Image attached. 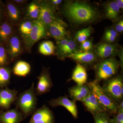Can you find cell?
Returning a JSON list of instances; mask_svg holds the SVG:
<instances>
[{
  "label": "cell",
  "instance_id": "cell-28",
  "mask_svg": "<svg viewBox=\"0 0 123 123\" xmlns=\"http://www.w3.org/2000/svg\"><path fill=\"white\" fill-rule=\"evenodd\" d=\"M8 15L10 19L12 21H18L20 18V13L17 8L13 4L9 3L7 6Z\"/></svg>",
  "mask_w": 123,
  "mask_h": 123
},
{
  "label": "cell",
  "instance_id": "cell-22",
  "mask_svg": "<svg viewBox=\"0 0 123 123\" xmlns=\"http://www.w3.org/2000/svg\"><path fill=\"white\" fill-rule=\"evenodd\" d=\"M31 66L26 62L19 61L15 64L13 69L14 75L21 77H25L30 72Z\"/></svg>",
  "mask_w": 123,
  "mask_h": 123
},
{
  "label": "cell",
  "instance_id": "cell-27",
  "mask_svg": "<svg viewBox=\"0 0 123 123\" xmlns=\"http://www.w3.org/2000/svg\"><path fill=\"white\" fill-rule=\"evenodd\" d=\"M40 12L39 4L36 2H31L27 8L28 15L33 19H37Z\"/></svg>",
  "mask_w": 123,
  "mask_h": 123
},
{
  "label": "cell",
  "instance_id": "cell-1",
  "mask_svg": "<svg viewBox=\"0 0 123 123\" xmlns=\"http://www.w3.org/2000/svg\"><path fill=\"white\" fill-rule=\"evenodd\" d=\"M63 12L70 22L77 25L92 24L101 18L96 8L82 1H67L64 5Z\"/></svg>",
  "mask_w": 123,
  "mask_h": 123
},
{
  "label": "cell",
  "instance_id": "cell-3",
  "mask_svg": "<svg viewBox=\"0 0 123 123\" xmlns=\"http://www.w3.org/2000/svg\"><path fill=\"white\" fill-rule=\"evenodd\" d=\"M120 66V62L114 57L99 60L93 68L95 72L94 81L99 83L116 76Z\"/></svg>",
  "mask_w": 123,
  "mask_h": 123
},
{
  "label": "cell",
  "instance_id": "cell-21",
  "mask_svg": "<svg viewBox=\"0 0 123 123\" xmlns=\"http://www.w3.org/2000/svg\"><path fill=\"white\" fill-rule=\"evenodd\" d=\"M78 46L76 42L74 39L69 38L66 46L59 51L60 57L61 59H64L66 57H68L73 53L79 51Z\"/></svg>",
  "mask_w": 123,
  "mask_h": 123
},
{
  "label": "cell",
  "instance_id": "cell-12",
  "mask_svg": "<svg viewBox=\"0 0 123 123\" xmlns=\"http://www.w3.org/2000/svg\"><path fill=\"white\" fill-rule=\"evenodd\" d=\"M46 28L38 20L33 22V26L30 34L25 38L26 43L27 46L31 47L35 43L44 38L46 35Z\"/></svg>",
  "mask_w": 123,
  "mask_h": 123
},
{
  "label": "cell",
  "instance_id": "cell-35",
  "mask_svg": "<svg viewBox=\"0 0 123 123\" xmlns=\"http://www.w3.org/2000/svg\"><path fill=\"white\" fill-rule=\"evenodd\" d=\"M117 33H122L123 31V21L121 20L118 21L114 28Z\"/></svg>",
  "mask_w": 123,
  "mask_h": 123
},
{
  "label": "cell",
  "instance_id": "cell-30",
  "mask_svg": "<svg viewBox=\"0 0 123 123\" xmlns=\"http://www.w3.org/2000/svg\"><path fill=\"white\" fill-rule=\"evenodd\" d=\"M33 26V22L30 21H26L22 23L20 26V32L26 37L30 34Z\"/></svg>",
  "mask_w": 123,
  "mask_h": 123
},
{
  "label": "cell",
  "instance_id": "cell-16",
  "mask_svg": "<svg viewBox=\"0 0 123 123\" xmlns=\"http://www.w3.org/2000/svg\"><path fill=\"white\" fill-rule=\"evenodd\" d=\"M80 101L86 110L92 115L99 112L105 111L90 89L88 95Z\"/></svg>",
  "mask_w": 123,
  "mask_h": 123
},
{
  "label": "cell",
  "instance_id": "cell-36",
  "mask_svg": "<svg viewBox=\"0 0 123 123\" xmlns=\"http://www.w3.org/2000/svg\"><path fill=\"white\" fill-rule=\"evenodd\" d=\"M63 1L61 0H52L51 1V5L52 6H58L62 3Z\"/></svg>",
  "mask_w": 123,
  "mask_h": 123
},
{
  "label": "cell",
  "instance_id": "cell-19",
  "mask_svg": "<svg viewBox=\"0 0 123 123\" xmlns=\"http://www.w3.org/2000/svg\"><path fill=\"white\" fill-rule=\"evenodd\" d=\"M71 79L78 85H83L87 84V74L85 68L77 63L76 66L73 72Z\"/></svg>",
  "mask_w": 123,
  "mask_h": 123
},
{
  "label": "cell",
  "instance_id": "cell-38",
  "mask_svg": "<svg viewBox=\"0 0 123 123\" xmlns=\"http://www.w3.org/2000/svg\"><path fill=\"white\" fill-rule=\"evenodd\" d=\"M24 1L22 0H14V2H15L17 4H22L23 2H24Z\"/></svg>",
  "mask_w": 123,
  "mask_h": 123
},
{
  "label": "cell",
  "instance_id": "cell-11",
  "mask_svg": "<svg viewBox=\"0 0 123 123\" xmlns=\"http://www.w3.org/2000/svg\"><path fill=\"white\" fill-rule=\"evenodd\" d=\"M48 102L49 105L52 107L59 106L64 107L74 118L77 119L78 117V111L76 102L69 99L67 96H60L51 99Z\"/></svg>",
  "mask_w": 123,
  "mask_h": 123
},
{
  "label": "cell",
  "instance_id": "cell-29",
  "mask_svg": "<svg viewBox=\"0 0 123 123\" xmlns=\"http://www.w3.org/2000/svg\"><path fill=\"white\" fill-rule=\"evenodd\" d=\"M94 123H111L110 115L105 111L93 115Z\"/></svg>",
  "mask_w": 123,
  "mask_h": 123
},
{
  "label": "cell",
  "instance_id": "cell-25",
  "mask_svg": "<svg viewBox=\"0 0 123 123\" xmlns=\"http://www.w3.org/2000/svg\"><path fill=\"white\" fill-rule=\"evenodd\" d=\"M55 47L53 42L50 41H45L40 45L39 51L42 55H49L55 53Z\"/></svg>",
  "mask_w": 123,
  "mask_h": 123
},
{
  "label": "cell",
  "instance_id": "cell-31",
  "mask_svg": "<svg viewBox=\"0 0 123 123\" xmlns=\"http://www.w3.org/2000/svg\"><path fill=\"white\" fill-rule=\"evenodd\" d=\"M8 63L7 50L4 47L0 45V66H4Z\"/></svg>",
  "mask_w": 123,
  "mask_h": 123
},
{
  "label": "cell",
  "instance_id": "cell-37",
  "mask_svg": "<svg viewBox=\"0 0 123 123\" xmlns=\"http://www.w3.org/2000/svg\"><path fill=\"white\" fill-rule=\"evenodd\" d=\"M115 2L118 7L120 9L123 8V0H117L115 1Z\"/></svg>",
  "mask_w": 123,
  "mask_h": 123
},
{
  "label": "cell",
  "instance_id": "cell-17",
  "mask_svg": "<svg viewBox=\"0 0 123 123\" xmlns=\"http://www.w3.org/2000/svg\"><path fill=\"white\" fill-rule=\"evenodd\" d=\"M90 91V89L86 85H76L70 87L68 89L69 97L72 101L76 102V101H81L85 98Z\"/></svg>",
  "mask_w": 123,
  "mask_h": 123
},
{
  "label": "cell",
  "instance_id": "cell-4",
  "mask_svg": "<svg viewBox=\"0 0 123 123\" xmlns=\"http://www.w3.org/2000/svg\"><path fill=\"white\" fill-rule=\"evenodd\" d=\"M86 84L105 111L109 115L116 114L119 103L113 100L106 93L99 83L94 80Z\"/></svg>",
  "mask_w": 123,
  "mask_h": 123
},
{
  "label": "cell",
  "instance_id": "cell-32",
  "mask_svg": "<svg viewBox=\"0 0 123 123\" xmlns=\"http://www.w3.org/2000/svg\"><path fill=\"white\" fill-rule=\"evenodd\" d=\"M93 48V43L91 40L87 39L81 43L80 48L84 51H91Z\"/></svg>",
  "mask_w": 123,
  "mask_h": 123
},
{
  "label": "cell",
  "instance_id": "cell-24",
  "mask_svg": "<svg viewBox=\"0 0 123 123\" xmlns=\"http://www.w3.org/2000/svg\"><path fill=\"white\" fill-rule=\"evenodd\" d=\"M11 78V71L8 68L0 66V88L7 87Z\"/></svg>",
  "mask_w": 123,
  "mask_h": 123
},
{
  "label": "cell",
  "instance_id": "cell-18",
  "mask_svg": "<svg viewBox=\"0 0 123 123\" xmlns=\"http://www.w3.org/2000/svg\"><path fill=\"white\" fill-rule=\"evenodd\" d=\"M104 9L106 17L113 22L119 20L120 9L115 1H108L104 4Z\"/></svg>",
  "mask_w": 123,
  "mask_h": 123
},
{
  "label": "cell",
  "instance_id": "cell-23",
  "mask_svg": "<svg viewBox=\"0 0 123 123\" xmlns=\"http://www.w3.org/2000/svg\"><path fill=\"white\" fill-rule=\"evenodd\" d=\"M12 27L8 22H5L0 25V40L7 42L12 34Z\"/></svg>",
  "mask_w": 123,
  "mask_h": 123
},
{
  "label": "cell",
  "instance_id": "cell-2",
  "mask_svg": "<svg viewBox=\"0 0 123 123\" xmlns=\"http://www.w3.org/2000/svg\"><path fill=\"white\" fill-rule=\"evenodd\" d=\"M37 101L35 84L32 83L29 89L18 96L15 101L16 108L22 113L25 119L33 114L37 109Z\"/></svg>",
  "mask_w": 123,
  "mask_h": 123
},
{
  "label": "cell",
  "instance_id": "cell-5",
  "mask_svg": "<svg viewBox=\"0 0 123 123\" xmlns=\"http://www.w3.org/2000/svg\"><path fill=\"white\" fill-rule=\"evenodd\" d=\"M102 87L106 93L117 103L123 100V80L122 75H116L105 81Z\"/></svg>",
  "mask_w": 123,
  "mask_h": 123
},
{
  "label": "cell",
  "instance_id": "cell-8",
  "mask_svg": "<svg viewBox=\"0 0 123 123\" xmlns=\"http://www.w3.org/2000/svg\"><path fill=\"white\" fill-rule=\"evenodd\" d=\"M28 123H55L53 112L45 104L36 109Z\"/></svg>",
  "mask_w": 123,
  "mask_h": 123
},
{
  "label": "cell",
  "instance_id": "cell-13",
  "mask_svg": "<svg viewBox=\"0 0 123 123\" xmlns=\"http://www.w3.org/2000/svg\"><path fill=\"white\" fill-rule=\"evenodd\" d=\"M18 91L7 87L0 88V109L8 110L18 97Z\"/></svg>",
  "mask_w": 123,
  "mask_h": 123
},
{
  "label": "cell",
  "instance_id": "cell-10",
  "mask_svg": "<svg viewBox=\"0 0 123 123\" xmlns=\"http://www.w3.org/2000/svg\"><path fill=\"white\" fill-rule=\"evenodd\" d=\"M50 35L57 41L68 38L67 25L63 20L56 18L49 26Z\"/></svg>",
  "mask_w": 123,
  "mask_h": 123
},
{
  "label": "cell",
  "instance_id": "cell-33",
  "mask_svg": "<svg viewBox=\"0 0 123 123\" xmlns=\"http://www.w3.org/2000/svg\"><path fill=\"white\" fill-rule=\"evenodd\" d=\"M111 123H123V112L118 111L112 118H110Z\"/></svg>",
  "mask_w": 123,
  "mask_h": 123
},
{
  "label": "cell",
  "instance_id": "cell-39",
  "mask_svg": "<svg viewBox=\"0 0 123 123\" xmlns=\"http://www.w3.org/2000/svg\"><path fill=\"white\" fill-rule=\"evenodd\" d=\"M1 17V11L0 9V20Z\"/></svg>",
  "mask_w": 123,
  "mask_h": 123
},
{
  "label": "cell",
  "instance_id": "cell-26",
  "mask_svg": "<svg viewBox=\"0 0 123 123\" xmlns=\"http://www.w3.org/2000/svg\"><path fill=\"white\" fill-rule=\"evenodd\" d=\"M92 32L91 27H88L78 31L75 35V37L78 42L81 43L85 42L90 36Z\"/></svg>",
  "mask_w": 123,
  "mask_h": 123
},
{
  "label": "cell",
  "instance_id": "cell-34",
  "mask_svg": "<svg viewBox=\"0 0 123 123\" xmlns=\"http://www.w3.org/2000/svg\"><path fill=\"white\" fill-rule=\"evenodd\" d=\"M104 35L110 36L117 38L118 37L119 34L116 32L114 28H110L107 29L105 31Z\"/></svg>",
  "mask_w": 123,
  "mask_h": 123
},
{
  "label": "cell",
  "instance_id": "cell-7",
  "mask_svg": "<svg viewBox=\"0 0 123 123\" xmlns=\"http://www.w3.org/2000/svg\"><path fill=\"white\" fill-rule=\"evenodd\" d=\"M120 50L116 44L105 42H101L94 47V53L99 60L104 59L115 56L120 53Z\"/></svg>",
  "mask_w": 123,
  "mask_h": 123
},
{
  "label": "cell",
  "instance_id": "cell-9",
  "mask_svg": "<svg viewBox=\"0 0 123 123\" xmlns=\"http://www.w3.org/2000/svg\"><path fill=\"white\" fill-rule=\"evenodd\" d=\"M39 7V15L37 20L48 29L50 24L56 18L55 9L50 3L45 1L40 4Z\"/></svg>",
  "mask_w": 123,
  "mask_h": 123
},
{
  "label": "cell",
  "instance_id": "cell-14",
  "mask_svg": "<svg viewBox=\"0 0 123 123\" xmlns=\"http://www.w3.org/2000/svg\"><path fill=\"white\" fill-rule=\"evenodd\" d=\"M35 91L37 95H41L50 91L53 84L48 71L44 70L39 77Z\"/></svg>",
  "mask_w": 123,
  "mask_h": 123
},
{
  "label": "cell",
  "instance_id": "cell-15",
  "mask_svg": "<svg viewBox=\"0 0 123 123\" xmlns=\"http://www.w3.org/2000/svg\"><path fill=\"white\" fill-rule=\"evenodd\" d=\"M25 118L17 108L6 111L0 110V123H20Z\"/></svg>",
  "mask_w": 123,
  "mask_h": 123
},
{
  "label": "cell",
  "instance_id": "cell-20",
  "mask_svg": "<svg viewBox=\"0 0 123 123\" xmlns=\"http://www.w3.org/2000/svg\"><path fill=\"white\" fill-rule=\"evenodd\" d=\"M8 52L11 60H14L20 55L21 51V43L17 36L11 37L8 42Z\"/></svg>",
  "mask_w": 123,
  "mask_h": 123
},
{
  "label": "cell",
  "instance_id": "cell-6",
  "mask_svg": "<svg viewBox=\"0 0 123 123\" xmlns=\"http://www.w3.org/2000/svg\"><path fill=\"white\" fill-rule=\"evenodd\" d=\"M77 63L86 68L93 69L94 66L99 61L94 52L89 51H79L73 53L68 56Z\"/></svg>",
  "mask_w": 123,
  "mask_h": 123
}]
</instances>
